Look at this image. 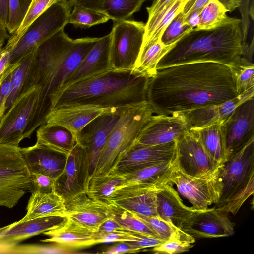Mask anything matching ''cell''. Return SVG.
I'll return each instance as SVG.
<instances>
[{
    "instance_id": "cell-49",
    "label": "cell",
    "mask_w": 254,
    "mask_h": 254,
    "mask_svg": "<svg viewBox=\"0 0 254 254\" xmlns=\"http://www.w3.org/2000/svg\"><path fill=\"white\" fill-rule=\"evenodd\" d=\"M32 184L31 192L49 193L55 191L54 180L41 174H31Z\"/></svg>"
},
{
    "instance_id": "cell-14",
    "label": "cell",
    "mask_w": 254,
    "mask_h": 254,
    "mask_svg": "<svg viewBox=\"0 0 254 254\" xmlns=\"http://www.w3.org/2000/svg\"><path fill=\"white\" fill-rule=\"evenodd\" d=\"M123 109L111 108L99 115L86 125L76 136L77 142L85 149L87 155L89 178L95 171L108 137Z\"/></svg>"
},
{
    "instance_id": "cell-13",
    "label": "cell",
    "mask_w": 254,
    "mask_h": 254,
    "mask_svg": "<svg viewBox=\"0 0 254 254\" xmlns=\"http://www.w3.org/2000/svg\"><path fill=\"white\" fill-rule=\"evenodd\" d=\"M176 141L148 145L134 142L123 152L110 172L124 174L174 159Z\"/></svg>"
},
{
    "instance_id": "cell-28",
    "label": "cell",
    "mask_w": 254,
    "mask_h": 254,
    "mask_svg": "<svg viewBox=\"0 0 254 254\" xmlns=\"http://www.w3.org/2000/svg\"><path fill=\"white\" fill-rule=\"evenodd\" d=\"M176 164L175 158L173 160L153 165L136 171L121 174L124 179V182L117 189L126 186L160 188L171 183L170 177Z\"/></svg>"
},
{
    "instance_id": "cell-38",
    "label": "cell",
    "mask_w": 254,
    "mask_h": 254,
    "mask_svg": "<svg viewBox=\"0 0 254 254\" xmlns=\"http://www.w3.org/2000/svg\"><path fill=\"white\" fill-rule=\"evenodd\" d=\"M147 0H105L103 11L114 22L128 20Z\"/></svg>"
},
{
    "instance_id": "cell-19",
    "label": "cell",
    "mask_w": 254,
    "mask_h": 254,
    "mask_svg": "<svg viewBox=\"0 0 254 254\" xmlns=\"http://www.w3.org/2000/svg\"><path fill=\"white\" fill-rule=\"evenodd\" d=\"M67 218L92 231L111 218L109 205L91 197L86 192L65 202Z\"/></svg>"
},
{
    "instance_id": "cell-9",
    "label": "cell",
    "mask_w": 254,
    "mask_h": 254,
    "mask_svg": "<svg viewBox=\"0 0 254 254\" xmlns=\"http://www.w3.org/2000/svg\"><path fill=\"white\" fill-rule=\"evenodd\" d=\"M145 23L125 20L114 22L110 32L111 69L132 70L142 44Z\"/></svg>"
},
{
    "instance_id": "cell-53",
    "label": "cell",
    "mask_w": 254,
    "mask_h": 254,
    "mask_svg": "<svg viewBox=\"0 0 254 254\" xmlns=\"http://www.w3.org/2000/svg\"><path fill=\"white\" fill-rule=\"evenodd\" d=\"M0 43V78L11 64L10 52Z\"/></svg>"
},
{
    "instance_id": "cell-17",
    "label": "cell",
    "mask_w": 254,
    "mask_h": 254,
    "mask_svg": "<svg viewBox=\"0 0 254 254\" xmlns=\"http://www.w3.org/2000/svg\"><path fill=\"white\" fill-rule=\"evenodd\" d=\"M190 129L182 112L152 115L142 128L135 142L154 145L176 141Z\"/></svg>"
},
{
    "instance_id": "cell-27",
    "label": "cell",
    "mask_w": 254,
    "mask_h": 254,
    "mask_svg": "<svg viewBox=\"0 0 254 254\" xmlns=\"http://www.w3.org/2000/svg\"><path fill=\"white\" fill-rule=\"evenodd\" d=\"M48 238L42 242H52L69 250L90 247L96 244L94 232L67 218L63 223L43 233Z\"/></svg>"
},
{
    "instance_id": "cell-45",
    "label": "cell",
    "mask_w": 254,
    "mask_h": 254,
    "mask_svg": "<svg viewBox=\"0 0 254 254\" xmlns=\"http://www.w3.org/2000/svg\"><path fill=\"white\" fill-rule=\"evenodd\" d=\"M30 2L22 3L20 0H8V22L6 29L12 34L19 27Z\"/></svg>"
},
{
    "instance_id": "cell-2",
    "label": "cell",
    "mask_w": 254,
    "mask_h": 254,
    "mask_svg": "<svg viewBox=\"0 0 254 254\" xmlns=\"http://www.w3.org/2000/svg\"><path fill=\"white\" fill-rule=\"evenodd\" d=\"M99 38H70L60 30L35 51L22 92L32 86L39 88L37 106L25 138L45 123L55 99L65 81L79 66Z\"/></svg>"
},
{
    "instance_id": "cell-42",
    "label": "cell",
    "mask_w": 254,
    "mask_h": 254,
    "mask_svg": "<svg viewBox=\"0 0 254 254\" xmlns=\"http://www.w3.org/2000/svg\"><path fill=\"white\" fill-rule=\"evenodd\" d=\"M185 18V15L182 10L167 26L161 39L164 45H170L176 43L193 29L187 24Z\"/></svg>"
},
{
    "instance_id": "cell-8",
    "label": "cell",
    "mask_w": 254,
    "mask_h": 254,
    "mask_svg": "<svg viewBox=\"0 0 254 254\" xmlns=\"http://www.w3.org/2000/svg\"><path fill=\"white\" fill-rule=\"evenodd\" d=\"M69 0L56 3L42 13L30 25L10 52L11 64L36 49L68 24L71 12Z\"/></svg>"
},
{
    "instance_id": "cell-55",
    "label": "cell",
    "mask_w": 254,
    "mask_h": 254,
    "mask_svg": "<svg viewBox=\"0 0 254 254\" xmlns=\"http://www.w3.org/2000/svg\"><path fill=\"white\" fill-rule=\"evenodd\" d=\"M8 0H0V24L6 28L8 22Z\"/></svg>"
},
{
    "instance_id": "cell-61",
    "label": "cell",
    "mask_w": 254,
    "mask_h": 254,
    "mask_svg": "<svg viewBox=\"0 0 254 254\" xmlns=\"http://www.w3.org/2000/svg\"></svg>"
},
{
    "instance_id": "cell-15",
    "label": "cell",
    "mask_w": 254,
    "mask_h": 254,
    "mask_svg": "<svg viewBox=\"0 0 254 254\" xmlns=\"http://www.w3.org/2000/svg\"><path fill=\"white\" fill-rule=\"evenodd\" d=\"M89 178V162L85 149L76 143L67 155L63 172L54 180L55 191L65 202L86 192Z\"/></svg>"
},
{
    "instance_id": "cell-48",
    "label": "cell",
    "mask_w": 254,
    "mask_h": 254,
    "mask_svg": "<svg viewBox=\"0 0 254 254\" xmlns=\"http://www.w3.org/2000/svg\"><path fill=\"white\" fill-rule=\"evenodd\" d=\"M69 249L61 247L58 245L56 246H46L42 245H18L15 246L12 251V254H41V253H56L67 254L70 253Z\"/></svg>"
},
{
    "instance_id": "cell-11",
    "label": "cell",
    "mask_w": 254,
    "mask_h": 254,
    "mask_svg": "<svg viewBox=\"0 0 254 254\" xmlns=\"http://www.w3.org/2000/svg\"><path fill=\"white\" fill-rule=\"evenodd\" d=\"M218 172L208 177H194L184 173L176 164L170 181L176 185L178 192L191 203L193 207L196 210H204L219 201L221 184Z\"/></svg>"
},
{
    "instance_id": "cell-50",
    "label": "cell",
    "mask_w": 254,
    "mask_h": 254,
    "mask_svg": "<svg viewBox=\"0 0 254 254\" xmlns=\"http://www.w3.org/2000/svg\"><path fill=\"white\" fill-rule=\"evenodd\" d=\"M140 251L126 242H123L109 248L103 254H118L123 253H136Z\"/></svg>"
},
{
    "instance_id": "cell-24",
    "label": "cell",
    "mask_w": 254,
    "mask_h": 254,
    "mask_svg": "<svg viewBox=\"0 0 254 254\" xmlns=\"http://www.w3.org/2000/svg\"><path fill=\"white\" fill-rule=\"evenodd\" d=\"M156 204L159 218L179 229L192 215L200 211L186 206L171 183L157 190Z\"/></svg>"
},
{
    "instance_id": "cell-5",
    "label": "cell",
    "mask_w": 254,
    "mask_h": 254,
    "mask_svg": "<svg viewBox=\"0 0 254 254\" xmlns=\"http://www.w3.org/2000/svg\"><path fill=\"white\" fill-rule=\"evenodd\" d=\"M218 176L221 184L216 209L235 215L254 192V139L222 163Z\"/></svg>"
},
{
    "instance_id": "cell-21",
    "label": "cell",
    "mask_w": 254,
    "mask_h": 254,
    "mask_svg": "<svg viewBox=\"0 0 254 254\" xmlns=\"http://www.w3.org/2000/svg\"><path fill=\"white\" fill-rule=\"evenodd\" d=\"M110 109L88 104L63 105L53 109L47 116L45 123L62 126L72 132L76 138L86 125Z\"/></svg>"
},
{
    "instance_id": "cell-43",
    "label": "cell",
    "mask_w": 254,
    "mask_h": 254,
    "mask_svg": "<svg viewBox=\"0 0 254 254\" xmlns=\"http://www.w3.org/2000/svg\"><path fill=\"white\" fill-rule=\"evenodd\" d=\"M231 68L236 80L238 95L254 88V63L249 62L242 58L238 66Z\"/></svg>"
},
{
    "instance_id": "cell-31",
    "label": "cell",
    "mask_w": 254,
    "mask_h": 254,
    "mask_svg": "<svg viewBox=\"0 0 254 254\" xmlns=\"http://www.w3.org/2000/svg\"><path fill=\"white\" fill-rule=\"evenodd\" d=\"M175 44L165 45L161 40L142 44L132 71L140 75L152 78L157 72V64L161 58Z\"/></svg>"
},
{
    "instance_id": "cell-32",
    "label": "cell",
    "mask_w": 254,
    "mask_h": 254,
    "mask_svg": "<svg viewBox=\"0 0 254 254\" xmlns=\"http://www.w3.org/2000/svg\"><path fill=\"white\" fill-rule=\"evenodd\" d=\"M189 0H175L165 8L148 17L145 24L142 44L161 40L166 28L183 10Z\"/></svg>"
},
{
    "instance_id": "cell-44",
    "label": "cell",
    "mask_w": 254,
    "mask_h": 254,
    "mask_svg": "<svg viewBox=\"0 0 254 254\" xmlns=\"http://www.w3.org/2000/svg\"><path fill=\"white\" fill-rule=\"evenodd\" d=\"M131 213L137 219L145 224L157 238L164 242L166 241L177 229L159 218Z\"/></svg>"
},
{
    "instance_id": "cell-3",
    "label": "cell",
    "mask_w": 254,
    "mask_h": 254,
    "mask_svg": "<svg viewBox=\"0 0 254 254\" xmlns=\"http://www.w3.org/2000/svg\"><path fill=\"white\" fill-rule=\"evenodd\" d=\"M150 79L132 70L110 69L62 90L55 99L53 109L73 104L105 109H124L137 105L147 101Z\"/></svg>"
},
{
    "instance_id": "cell-51",
    "label": "cell",
    "mask_w": 254,
    "mask_h": 254,
    "mask_svg": "<svg viewBox=\"0 0 254 254\" xmlns=\"http://www.w3.org/2000/svg\"><path fill=\"white\" fill-rule=\"evenodd\" d=\"M105 0H69L71 6L81 5L85 7L102 10Z\"/></svg>"
},
{
    "instance_id": "cell-36",
    "label": "cell",
    "mask_w": 254,
    "mask_h": 254,
    "mask_svg": "<svg viewBox=\"0 0 254 254\" xmlns=\"http://www.w3.org/2000/svg\"><path fill=\"white\" fill-rule=\"evenodd\" d=\"M227 12L216 0H210L202 9L199 23L193 29L195 30L216 29L236 20V18L227 16Z\"/></svg>"
},
{
    "instance_id": "cell-10",
    "label": "cell",
    "mask_w": 254,
    "mask_h": 254,
    "mask_svg": "<svg viewBox=\"0 0 254 254\" xmlns=\"http://www.w3.org/2000/svg\"><path fill=\"white\" fill-rule=\"evenodd\" d=\"M39 88L32 86L21 93L0 124V144L19 146L33 118Z\"/></svg>"
},
{
    "instance_id": "cell-1",
    "label": "cell",
    "mask_w": 254,
    "mask_h": 254,
    "mask_svg": "<svg viewBox=\"0 0 254 254\" xmlns=\"http://www.w3.org/2000/svg\"><path fill=\"white\" fill-rule=\"evenodd\" d=\"M237 95L230 66L194 62L157 69L149 80L147 101L154 113L169 115L221 103Z\"/></svg>"
},
{
    "instance_id": "cell-30",
    "label": "cell",
    "mask_w": 254,
    "mask_h": 254,
    "mask_svg": "<svg viewBox=\"0 0 254 254\" xmlns=\"http://www.w3.org/2000/svg\"><path fill=\"white\" fill-rule=\"evenodd\" d=\"M36 142L68 155L76 145V138L67 128L59 125H41L36 130Z\"/></svg>"
},
{
    "instance_id": "cell-40",
    "label": "cell",
    "mask_w": 254,
    "mask_h": 254,
    "mask_svg": "<svg viewBox=\"0 0 254 254\" xmlns=\"http://www.w3.org/2000/svg\"><path fill=\"white\" fill-rule=\"evenodd\" d=\"M195 242V239L192 236L176 229L166 241L153 247L151 250L155 254H177L188 251Z\"/></svg>"
},
{
    "instance_id": "cell-47",
    "label": "cell",
    "mask_w": 254,
    "mask_h": 254,
    "mask_svg": "<svg viewBox=\"0 0 254 254\" xmlns=\"http://www.w3.org/2000/svg\"><path fill=\"white\" fill-rule=\"evenodd\" d=\"M16 65V62L11 63L0 78V124L5 114L10 92L12 72Z\"/></svg>"
},
{
    "instance_id": "cell-34",
    "label": "cell",
    "mask_w": 254,
    "mask_h": 254,
    "mask_svg": "<svg viewBox=\"0 0 254 254\" xmlns=\"http://www.w3.org/2000/svg\"><path fill=\"white\" fill-rule=\"evenodd\" d=\"M124 182L122 175L109 172L108 174L91 176L88 180L86 193L93 199L110 205L114 191Z\"/></svg>"
},
{
    "instance_id": "cell-39",
    "label": "cell",
    "mask_w": 254,
    "mask_h": 254,
    "mask_svg": "<svg viewBox=\"0 0 254 254\" xmlns=\"http://www.w3.org/2000/svg\"><path fill=\"white\" fill-rule=\"evenodd\" d=\"M110 19V17L103 11L81 5H74L69 16L68 24L75 27L88 28L105 23Z\"/></svg>"
},
{
    "instance_id": "cell-46",
    "label": "cell",
    "mask_w": 254,
    "mask_h": 254,
    "mask_svg": "<svg viewBox=\"0 0 254 254\" xmlns=\"http://www.w3.org/2000/svg\"><path fill=\"white\" fill-rule=\"evenodd\" d=\"M138 233L126 230H119L112 232L100 230L94 232V238L96 244L110 242H123L136 241Z\"/></svg>"
},
{
    "instance_id": "cell-22",
    "label": "cell",
    "mask_w": 254,
    "mask_h": 254,
    "mask_svg": "<svg viewBox=\"0 0 254 254\" xmlns=\"http://www.w3.org/2000/svg\"><path fill=\"white\" fill-rule=\"evenodd\" d=\"M20 153L31 174L48 176L54 180L63 172L67 155L36 143L20 147Z\"/></svg>"
},
{
    "instance_id": "cell-16",
    "label": "cell",
    "mask_w": 254,
    "mask_h": 254,
    "mask_svg": "<svg viewBox=\"0 0 254 254\" xmlns=\"http://www.w3.org/2000/svg\"><path fill=\"white\" fill-rule=\"evenodd\" d=\"M177 165L187 175L208 177L216 173L219 165L207 154L197 137L189 131L176 141Z\"/></svg>"
},
{
    "instance_id": "cell-37",
    "label": "cell",
    "mask_w": 254,
    "mask_h": 254,
    "mask_svg": "<svg viewBox=\"0 0 254 254\" xmlns=\"http://www.w3.org/2000/svg\"><path fill=\"white\" fill-rule=\"evenodd\" d=\"M36 50V49H35ZM35 50L22 57L16 62L11 78V88L5 113L21 94L34 57Z\"/></svg>"
},
{
    "instance_id": "cell-20",
    "label": "cell",
    "mask_w": 254,
    "mask_h": 254,
    "mask_svg": "<svg viewBox=\"0 0 254 254\" xmlns=\"http://www.w3.org/2000/svg\"><path fill=\"white\" fill-rule=\"evenodd\" d=\"M159 189L133 186L120 187L113 192L111 201L130 212L159 218L157 212L156 194Z\"/></svg>"
},
{
    "instance_id": "cell-4",
    "label": "cell",
    "mask_w": 254,
    "mask_h": 254,
    "mask_svg": "<svg viewBox=\"0 0 254 254\" xmlns=\"http://www.w3.org/2000/svg\"><path fill=\"white\" fill-rule=\"evenodd\" d=\"M251 46L244 39L240 19L216 29H193L161 58L157 70L194 62L217 63L235 68Z\"/></svg>"
},
{
    "instance_id": "cell-18",
    "label": "cell",
    "mask_w": 254,
    "mask_h": 254,
    "mask_svg": "<svg viewBox=\"0 0 254 254\" xmlns=\"http://www.w3.org/2000/svg\"><path fill=\"white\" fill-rule=\"evenodd\" d=\"M228 214L214 207L200 210L185 222L181 230L195 239L231 236L234 233L235 224Z\"/></svg>"
},
{
    "instance_id": "cell-25",
    "label": "cell",
    "mask_w": 254,
    "mask_h": 254,
    "mask_svg": "<svg viewBox=\"0 0 254 254\" xmlns=\"http://www.w3.org/2000/svg\"><path fill=\"white\" fill-rule=\"evenodd\" d=\"M67 219L66 216H53L20 220L0 228V242L14 247L23 240L58 227Z\"/></svg>"
},
{
    "instance_id": "cell-59",
    "label": "cell",
    "mask_w": 254,
    "mask_h": 254,
    "mask_svg": "<svg viewBox=\"0 0 254 254\" xmlns=\"http://www.w3.org/2000/svg\"><path fill=\"white\" fill-rule=\"evenodd\" d=\"M251 0H242L240 6V10L242 15V19L248 20L249 18V4Z\"/></svg>"
},
{
    "instance_id": "cell-26",
    "label": "cell",
    "mask_w": 254,
    "mask_h": 254,
    "mask_svg": "<svg viewBox=\"0 0 254 254\" xmlns=\"http://www.w3.org/2000/svg\"><path fill=\"white\" fill-rule=\"evenodd\" d=\"M254 97V88L221 103L182 112L190 128L222 124L241 103Z\"/></svg>"
},
{
    "instance_id": "cell-60",
    "label": "cell",
    "mask_w": 254,
    "mask_h": 254,
    "mask_svg": "<svg viewBox=\"0 0 254 254\" xmlns=\"http://www.w3.org/2000/svg\"><path fill=\"white\" fill-rule=\"evenodd\" d=\"M14 247L0 242V254H12Z\"/></svg>"
},
{
    "instance_id": "cell-7",
    "label": "cell",
    "mask_w": 254,
    "mask_h": 254,
    "mask_svg": "<svg viewBox=\"0 0 254 254\" xmlns=\"http://www.w3.org/2000/svg\"><path fill=\"white\" fill-rule=\"evenodd\" d=\"M32 179L19 146L0 144V206L12 209L32 190Z\"/></svg>"
},
{
    "instance_id": "cell-12",
    "label": "cell",
    "mask_w": 254,
    "mask_h": 254,
    "mask_svg": "<svg viewBox=\"0 0 254 254\" xmlns=\"http://www.w3.org/2000/svg\"><path fill=\"white\" fill-rule=\"evenodd\" d=\"M226 160L254 139V97L240 104L221 124Z\"/></svg>"
},
{
    "instance_id": "cell-58",
    "label": "cell",
    "mask_w": 254,
    "mask_h": 254,
    "mask_svg": "<svg viewBox=\"0 0 254 254\" xmlns=\"http://www.w3.org/2000/svg\"><path fill=\"white\" fill-rule=\"evenodd\" d=\"M202 10L194 11L185 16V21L189 25L194 28L199 23L200 14Z\"/></svg>"
},
{
    "instance_id": "cell-41",
    "label": "cell",
    "mask_w": 254,
    "mask_h": 254,
    "mask_svg": "<svg viewBox=\"0 0 254 254\" xmlns=\"http://www.w3.org/2000/svg\"><path fill=\"white\" fill-rule=\"evenodd\" d=\"M109 207L111 218L124 230L138 232L156 237L149 228L137 219L131 212L112 202L109 205Z\"/></svg>"
},
{
    "instance_id": "cell-35",
    "label": "cell",
    "mask_w": 254,
    "mask_h": 254,
    "mask_svg": "<svg viewBox=\"0 0 254 254\" xmlns=\"http://www.w3.org/2000/svg\"><path fill=\"white\" fill-rule=\"evenodd\" d=\"M69 0H31L19 27L8 39L4 47L11 52L30 25L53 4Z\"/></svg>"
},
{
    "instance_id": "cell-54",
    "label": "cell",
    "mask_w": 254,
    "mask_h": 254,
    "mask_svg": "<svg viewBox=\"0 0 254 254\" xmlns=\"http://www.w3.org/2000/svg\"><path fill=\"white\" fill-rule=\"evenodd\" d=\"M175 0H156L152 4L146 8L148 17L162 10Z\"/></svg>"
},
{
    "instance_id": "cell-52",
    "label": "cell",
    "mask_w": 254,
    "mask_h": 254,
    "mask_svg": "<svg viewBox=\"0 0 254 254\" xmlns=\"http://www.w3.org/2000/svg\"><path fill=\"white\" fill-rule=\"evenodd\" d=\"M210 0H189L183 8L185 16L194 11L202 10Z\"/></svg>"
},
{
    "instance_id": "cell-33",
    "label": "cell",
    "mask_w": 254,
    "mask_h": 254,
    "mask_svg": "<svg viewBox=\"0 0 254 254\" xmlns=\"http://www.w3.org/2000/svg\"><path fill=\"white\" fill-rule=\"evenodd\" d=\"M221 124L217 123L190 129V131L198 139L209 157L219 165L226 160Z\"/></svg>"
},
{
    "instance_id": "cell-6",
    "label": "cell",
    "mask_w": 254,
    "mask_h": 254,
    "mask_svg": "<svg viewBox=\"0 0 254 254\" xmlns=\"http://www.w3.org/2000/svg\"><path fill=\"white\" fill-rule=\"evenodd\" d=\"M153 113L147 101L122 110L92 176L105 175L111 171L120 154L135 142Z\"/></svg>"
},
{
    "instance_id": "cell-57",
    "label": "cell",
    "mask_w": 254,
    "mask_h": 254,
    "mask_svg": "<svg viewBox=\"0 0 254 254\" xmlns=\"http://www.w3.org/2000/svg\"><path fill=\"white\" fill-rule=\"evenodd\" d=\"M227 10L232 12L237 8H239L242 0H216Z\"/></svg>"
},
{
    "instance_id": "cell-29",
    "label": "cell",
    "mask_w": 254,
    "mask_h": 254,
    "mask_svg": "<svg viewBox=\"0 0 254 254\" xmlns=\"http://www.w3.org/2000/svg\"><path fill=\"white\" fill-rule=\"evenodd\" d=\"M65 200L55 191L49 193L33 191L28 200L26 213L20 220L32 219L53 216L65 215Z\"/></svg>"
},
{
    "instance_id": "cell-56",
    "label": "cell",
    "mask_w": 254,
    "mask_h": 254,
    "mask_svg": "<svg viewBox=\"0 0 254 254\" xmlns=\"http://www.w3.org/2000/svg\"><path fill=\"white\" fill-rule=\"evenodd\" d=\"M122 229H123V228L111 218L103 222L100 226L98 230L104 232H112Z\"/></svg>"
},
{
    "instance_id": "cell-23",
    "label": "cell",
    "mask_w": 254,
    "mask_h": 254,
    "mask_svg": "<svg viewBox=\"0 0 254 254\" xmlns=\"http://www.w3.org/2000/svg\"><path fill=\"white\" fill-rule=\"evenodd\" d=\"M110 43V33L99 37L77 68L65 81L60 91L73 83L111 69Z\"/></svg>"
}]
</instances>
